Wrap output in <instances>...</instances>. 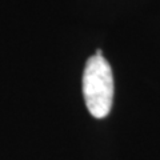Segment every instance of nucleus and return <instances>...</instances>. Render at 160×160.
<instances>
[{"label": "nucleus", "instance_id": "f257e3e1", "mask_svg": "<svg viewBox=\"0 0 160 160\" xmlns=\"http://www.w3.org/2000/svg\"><path fill=\"white\" fill-rule=\"evenodd\" d=\"M83 95L89 113L96 119L108 116L113 102V76L109 63L93 55L83 73Z\"/></svg>", "mask_w": 160, "mask_h": 160}]
</instances>
